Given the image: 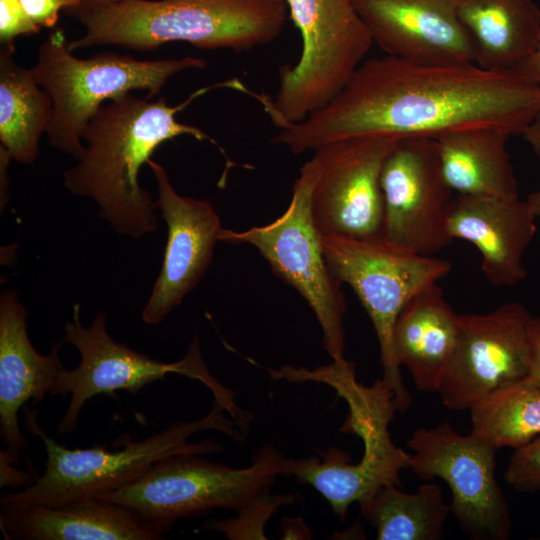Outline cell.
Segmentation results:
<instances>
[{
    "mask_svg": "<svg viewBox=\"0 0 540 540\" xmlns=\"http://www.w3.org/2000/svg\"><path fill=\"white\" fill-rule=\"evenodd\" d=\"M540 113V85L516 70L428 65L384 55L364 60L341 91L273 142L301 154L361 136L437 138L474 128L522 136Z\"/></svg>",
    "mask_w": 540,
    "mask_h": 540,
    "instance_id": "cell-1",
    "label": "cell"
},
{
    "mask_svg": "<svg viewBox=\"0 0 540 540\" xmlns=\"http://www.w3.org/2000/svg\"><path fill=\"white\" fill-rule=\"evenodd\" d=\"M230 81L203 87L177 106L165 98L152 101L127 93L102 105L85 127L84 152L64 172V186L73 194L96 202L99 216L118 234L139 239L157 229L156 203L138 181L141 166L162 143L189 135L220 145L201 129L178 122L176 113L210 89L229 87Z\"/></svg>",
    "mask_w": 540,
    "mask_h": 540,
    "instance_id": "cell-2",
    "label": "cell"
},
{
    "mask_svg": "<svg viewBox=\"0 0 540 540\" xmlns=\"http://www.w3.org/2000/svg\"><path fill=\"white\" fill-rule=\"evenodd\" d=\"M85 28L70 51L117 45L148 51L169 42L245 52L274 41L289 17L285 0H121L65 10Z\"/></svg>",
    "mask_w": 540,
    "mask_h": 540,
    "instance_id": "cell-3",
    "label": "cell"
},
{
    "mask_svg": "<svg viewBox=\"0 0 540 540\" xmlns=\"http://www.w3.org/2000/svg\"><path fill=\"white\" fill-rule=\"evenodd\" d=\"M268 373L274 380L331 387L348 405L340 431L357 435L364 444L357 463H351L349 454L336 447L316 449L320 458H289L288 477L317 490L340 521L354 502L360 504L382 486H400V471L409 466L410 454L392 441L389 425L397 407L394 392L382 378L365 386L356 379L355 364L345 358L314 369L285 365L269 368Z\"/></svg>",
    "mask_w": 540,
    "mask_h": 540,
    "instance_id": "cell-4",
    "label": "cell"
},
{
    "mask_svg": "<svg viewBox=\"0 0 540 540\" xmlns=\"http://www.w3.org/2000/svg\"><path fill=\"white\" fill-rule=\"evenodd\" d=\"M214 401L210 411L196 421H179L145 439L130 441L109 451L102 447L69 449L58 444L38 425L35 410H26L24 427L39 437L46 450L44 472L22 490L3 494L1 508L27 505L57 506L117 490L134 481L154 463L177 454L207 455L222 451L212 439L190 442L201 431L214 430L237 441L244 433Z\"/></svg>",
    "mask_w": 540,
    "mask_h": 540,
    "instance_id": "cell-5",
    "label": "cell"
},
{
    "mask_svg": "<svg viewBox=\"0 0 540 540\" xmlns=\"http://www.w3.org/2000/svg\"><path fill=\"white\" fill-rule=\"evenodd\" d=\"M202 456L185 453L162 459L126 486L95 498L126 507L164 535L177 521L214 509L238 512L270 493L279 476L288 477L289 458L271 444L260 448L244 468Z\"/></svg>",
    "mask_w": 540,
    "mask_h": 540,
    "instance_id": "cell-6",
    "label": "cell"
},
{
    "mask_svg": "<svg viewBox=\"0 0 540 540\" xmlns=\"http://www.w3.org/2000/svg\"><path fill=\"white\" fill-rule=\"evenodd\" d=\"M37 52L31 71L53 103L48 142L76 160L84 152L83 131L104 101L139 89L146 90L147 97H155L173 75L204 69L207 64L192 56L139 60L112 52L80 59L68 49L60 28L49 34Z\"/></svg>",
    "mask_w": 540,
    "mask_h": 540,
    "instance_id": "cell-7",
    "label": "cell"
},
{
    "mask_svg": "<svg viewBox=\"0 0 540 540\" xmlns=\"http://www.w3.org/2000/svg\"><path fill=\"white\" fill-rule=\"evenodd\" d=\"M301 36L298 61L280 71L274 98L251 93L282 128L306 119L346 85L373 45L352 0H285Z\"/></svg>",
    "mask_w": 540,
    "mask_h": 540,
    "instance_id": "cell-8",
    "label": "cell"
},
{
    "mask_svg": "<svg viewBox=\"0 0 540 540\" xmlns=\"http://www.w3.org/2000/svg\"><path fill=\"white\" fill-rule=\"evenodd\" d=\"M320 236L331 271L353 289L370 317L380 347L382 379L394 392L397 411L404 412L411 397L394 355L395 323L416 294L449 274L451 264L415 253L384 237Z\"/></svg>",
    "mask_w": 540,
    "mask_h": 540,
    "instance_id": "cell-9",
    "label": "cell"
},
{
    "mask_svg": "<svg viewBox=\"0 0 540 540\" xmlns=\"http://www.w3.org/2000/svg\"><path fill=\"white\" fill-rule=\"evenodd\" d=\"M80 306L73 307L72 320L64 327L63 344L73 345L80 353V363L73 370L62 369L50 395H71L70 403L58 424V432L71 433L78 424L84 404L98 394L119 390L137 393L144 386L176 373L198 380L213 394L214 401L229 414L239 428L247 432L252 415L234 400L235 393L217 381L204 362L198 335L179 361L164 363L114 341L106 329V315L98 313L89 326H83Z\"/></svg>",
    "mask_w": 540,
    "mask_h": 540,
    "instance_id": "cell-10",
    "label": "cell"
},
{
    "mask_svg": "<svg viewBox=\"0 0 540 540\" xmlns=\"http://www.w3.org/2000/svg\"><path fill=\"white\" fill-rule=\"evenodd\" d=\"M317 174V161L312 157L301 167L290 203L277 219L244 231L223 229L221 241L248 244L259 251L275 275L305 299L321 327L323 348L338 361L345 358L346 302L312 216Z\"/></svg>",
    "mask_w": 540,
    "mask_h": 540,
    "instance_id": "cell-11",
    "label": "cell"
},
{
    "mask_svg": "<svg viewBox=\"0 0 540 540\" xmlns=\"http://www.w3.org/2000/svg\"><path fill=\"white\" fill-rule=\"evenodd\" d=\"M409 466L422 480H444L452 493L451 512L472 540H507L513 525L496 479V449L449 422L413 432L407 440Z\"/></svg>",
    "mask_w": 540,
    "mask_h": 540,
    "instance_id": "cell-12",
    "label": "cell"
},
{
    "mask_svg": "<svg viewBox=\"0 0 540 540\" xmlns=\"http://www.w3.org/2000/svg\"><path fill=\"white\" fill-rule=\"evenodd\" d=\"M380 186L386 240L426 256L452 243L446 219L455 194L443 177L436 139H398L384 161Z\"/></svg>",
    "mask_w": 540,
    "mask_h": 540,
    "instance_id": "cell-13",
    "label": "cell"
},
{
    "mask_svg": "<svg viewBox=\"0 0 540 540\" xmlns=\"http://www.w3.org/2000/svg\"><path fill=\"white\" fill-rule=\"evenodd\" d=\"M397 140L382 136L351 137L313 151L318 174L311 206L320 234L383 237L380 175Z\"/></svg>",
    "mask_w": 540,
    "mask_h": 540,
    "instance_id": "cell-14",
    "label": "cell"
},
{
    "mask_svg": "<svg viewBox=\"0 0 540 540\" xmlns=\"http://www.w3.org/2000/svg\"><path fill=\"white\" fill-rule=\"evenodd\" d=\"M532 315L516 301L484 314L460 315L456 347L437 393L455 411L528 375Z\"/></svg>",
    "mask_w": 540,
    "mask_h": 540,
    "instance_id": "cell-15",
    "label": "cell"
},
{
    "mask_svg": "<svg viewBox=\"0 0 540 540\" xmlns=\"http://www.w3.org/2000/svg\"><path fill=\"white\" fill-rule=\"evenodd\" d=\"M147 164L158 189L156 208L168 229L161 271L141 314L145 323L153 325L196 287L212 261L224 228L208 200L179 194L163 166L151 159Z\"/></svg>",
    "mask_w": 540,
    "mask_h": 540,
    "instance_id": "cell-16",
    "label": "cell"
},
{
    "mask_svg": "<svg viewBox=\"0 0 540 540\" xmlns=\"http://www.w3.org/2000/svg\"><path fill=\"white\" fill-rule=\"evenodd\" d=\"M352 1L385 55L428 65L475 63L473 40L453 0Z\"/></svg>",
    "mask_w": 540,
    "mask_h": 540,
    "instance_id": "cell-17",
    "label": "cell"
},
{
    "mask_svg": "<svg viewBox=\"0 0 540 540\" xmlns=\"http://www.w3.org/2000/svg\"><path fill=\"white\" fill-rule=\"evenodd\" d=\"M526 200L455 194L448 208L450 237L473 244L481 271L496 287H512L526 277L523 256L537 231Z\"/></svg>",
    "mask_w": 540,
    "mask_h": 540,
    "instance_id": "cell-18",
    "label": "cell"
},
{
    "mask_svg": "<svg viewBox=\"0 0 540 540\" xmlns=\"http://www.w3.org/2000/svg\"><path fill=\"white\" fill-rule=\"evenodd\" d=\"M56 343L42 355L33 347L27 331V311L14 289L0 296V435L14 461L28 447L21 432L18 414L23 405L37 404L51 393L64 367Z\"/></svg>",
    "mask_w": 540,
    "mask_h": 540,
    "instance_id": "cell-19",
    "label": "cell"
},
{
    "mask_svg": "<svg viewBox=\"0 0 540 540\" xmlns=\"http://www.w3.org/2000/svg\"><path fill=\"white\" fill-rule=\"evenodd\" d=\"M5 538L26 540H157L164 536L126 507L87 497L57 506L1 508Z\"/></svg>",
    "mask_w": 540,
    "mask_h": 540,
    "instance_id": "cell-20",
    "label": "cell"
},
{
    "mask_svg": "<svg viewBox=\"0 0 540 540\" xmlns=\"http://www.w3.org/2000/svg\"><path fill=\"white\" fill-rule=\"evenodd\" d=\"M460 328L438 284L416 294L402 309L393 331L398 365L409 370L419 391L437 393L453 356Z\"/></svg>",
    "mask_w": 540,
    "mask_h": 540,
    "instance_id": "cell-21",
    "label": "cell"
},
{
    "mask_svg": "<svg viewBox=\"0 0 540 540\" xmlns=\"http://www.w3.org/2000/svg\"><path fill=\"white\" fill-rule=\"evenodd\" d=\"M475 47V63L489 70H516L540 44L535 0H453Z\"/></svg>",
    "mask_w": 540,
    "mask_h": 540,
    "instance_id": "cell-22",
    "label": "cell"
},
{
    "mask_svg": "<svg viewBox=\"0 0 540 540\" xmlns=\"http://www.w3.org/2000/svg\"><path fill=\"white\" fill-rule=\"evenodd\" d=\"M510 137L496 129L474 128L434 138L443 177L454 194L519 198L507 150Z\"/></svg>",
    "mask_w": 540,
    "mask_h": 540,
    "instance_id": "cell-23",
    "label": "cell"
},
{
    "mask_svg": "<svg viewBox=\"0 0 540 540\" xmlns=\"http://www.w3.org/2000/svg\"><path fill=\"white\" fill-rule=\"evenodd\" d=\"M14 44L0 50V141L11 159L32 164L39 154V139L46 133L53 103L36 82L31 69L14 60Z\"/></svg>",
    "mask_w": 540,
    "mask_h": 540,
    "instance_id": "cell-24",
    "label": "cell"
},
{
    "mask_svg": "<svg viewBox=\"0 0 540 540\" xmlns=\"http://www.w3.org/2000/svg\"><path fill=\"white\" fill-rule=\"evenodd\" d=\"M398 485L380 487L359 504L362 515L376 529L378 540H438L451 513L436 483H424L414 493Z\"/></svg>",
    "mask_w": 540,
    "mask_h": 540,
    "instance_id": "cell-25",
    "label": "cell"
},
{
    "mask_svg": "<svg viewBox=\"0 0 540 540\" xmlns=\"http://www.w3.org/2000/svg\"><path fill=\"white\" fill-rule=\"evenodd\" d=\"M470 434L496 450L520 448L540 436V387L527 375L469 409Z\"/></svg>",
    "mask_w": 540,
    "mask_h": 540,
    "instance_id": "cell-26",
    "label": "cell"
},
{
    "mask_svg": "<svg viewBox=\"0 0 540 540\" xmlns=\"http://www.w3.org/2000/svg\"><path fill=\"white\" fill-rule=\"evenodd\" d=\"M297 497V494L262 495L239 510L237 517L209 521L206 528L223 533L227 539H266L267 520L278 507L294 502Z\"/></svg>",
    "mask_w": 540,
    "mask_h": 540,
    "instance_id": "cell-27",
    "label": "cell"
},
{
    "mask_svg": "<svg viewBox=\"0 0 540 540\" xmlns=\"http://www.w3.org/2000/svg\"><path fill=\"white\" fill-rule=\"evenodd\" d=\"M504 478L519 492L540 491V436L514 450Z\"/></svg>",
    "mask_w": 540,
    "mask_h": 540,
    "instance_id": "cell-28",
    "label": "cell"
},
{
    "mask_svg": "<svg viewBox=\"0 0 540 540\" xmlns=\"http://www.w3.org/2000/svg\"><path fill=\"white\" fill-rule=\"evenodd\" d=\"M26 14L19 0H0V42L14 44L19 36L32 35L40 31Z\"/></svg>",
    "mask_w": 540,
    "mask_h": 540,
    "instance_id": "cell-29",
    "label": "cell"
},
{
    "mask_svg": "<svg viewBox=\"0 0 540 540\" xmlns=\"http://www.w3.org/2000/svg\"><path fill=\"white\" fill-rule=\"evenodd\" d=\"M29 18L40 28H54L62 9L74 7L79 0H19Z\"/></svg>",
    "mask_w": 540,
    "mask_h": 540,
    "instance_id": "cell-30",
    "label": "cell"
},
{
    "mask_svg": "<svg viewBox=\"0 0 540 540\" xmlns=\"http://www.w3.org/2000/svg\"><path fill=\"white\" fill-rule=\"evenodd\" d=\"M18 465L7 450L0 452V486H10L14 489L24 488L34 482L26 471L15 467Z\"/></svg>",
    "mask_w": 540,
    "mask_h": 540,
    "instance_id": "cell-31",
    "label": "cell"
},
{
    "mask_svg": "<svg viewBox=\"0 0 540 540\" xmlns=\"http://www.w3.org/2000/svg\"><path fill=\"white\" fill-rule=\"evenodd\" d=\"M528 376L540 387V316H532L528 327Z\"/></svg>",
    "mask_w": 540,
    "mask_h": 540,
    "instance_id": "cell-32",
    "label": "cell"
},
{
    "mask_svg": "<svg viewBox=\"0 0 540 540\" xmlns=\"http://www.w3.org/2000/svg\"><path fill=\"white\" fill-rule=\"evenodd\" d=\"M540 161V113L533 119L522 134ZM536 218H540V190L531 193L526 199Z\"/></svg>",
    "mask_w": 540,
    "mask_h": 540,
    "instance_id": "cell-33",
    "label": "cell"
},
{
    "mask_svg": "<svg viewBox=\"0 0 540 540\" xmlns=\"http://www.w3.org/2000/svg\"><path fill=\"white\" fill-rule=\"evenodd\" d=\"M516 71L530 82L540 85V44L536 51Z\"/></svg>",
    "mask_w": 540,
    "mask_h": 540,
    "instance_id": "cell-34",
    "label": "cell"
},
{
    "mask_svg": "<svg viewBox=\"0 0 540 540\" xmlns=\"http://www.w3.org/2000/svg\"><path fill=\"white\" fill-rule=\"evenodd\" d=\"M283 538L309 539L311 533L302 519L284 518L282 521Z\"/></svg>",
    "mask_w": 540,
    "mask_h": 540,
    "instance_id": "cell-35",
    "label": "cell"
},
{
    "mask_svg": "<svg viewBox=\"0 0 540 540\" xmlns=\"http://www.w3.org/2000/svg\"><path fill=\"white\" fill-rule=\"evenodd\" d=\"M121 0H79V4L81 5H100V4H106L111 2H118Z\"/></svg>",
    "mask_w": 540,
    "mask_h": 540,
    "instance_id": "cell-36",
    "label": "cell"
}]
</instances>
